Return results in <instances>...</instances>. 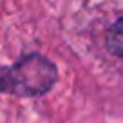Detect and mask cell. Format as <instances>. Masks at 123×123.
<instances>
[{"mask_svg": "<svg viewBox=\"0 0 123 123\" xmlns=\"http://www.w3.org/2000/svg\"><path fill=\"white\" fill-rule=\"evenodd\" d=\"M56 81V63L38 51L24 53L11 65H0V94L38 98L53 91Z\"/></svg>", "mask_w": 123, "mask_h": 123, "instance_id": "6da1fadb", "label": "cell"}, {"mask_svg": "<svg viewBox=\"0 0 123 123\" xmlns=\"http://www.w3.org/2000/svg\"><path fill=\"white\" fill-rule=\"evenodd\" d=\"M105 47L112 56L123 60V16H119L105 35Z\"/></svg>", "mask_w": 123, "mask_h": 123, "instance_id": "7a4b0ae2", "label": "cell"}]
</instances>
